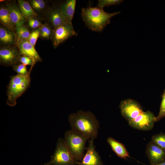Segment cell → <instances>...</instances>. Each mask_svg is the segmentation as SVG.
Instances as JSON below:
<instances>
[{
  "instance_id": "obj_28",
  "label": "cell",
  "mask_w": 165,
  "mask_h": 165,
  "mask_svg": "<svg viewBox=\"0 0 165 165\" xmlns=\"http://www.w3.org/2000/svg\"><path fill=\"white\" fill-rule=\"evenodd\" d=\"M19 61L22 64L25 66L30 65H31V67H32L35 64L34 61L31 58L26 56H20L19 59Z\"/></svg>"
},
{
  "instance_id": "obj_27",
  "label": "cell",
  "mask_w": 165,
  "mask_h": 165,
  "mask_svg": "<svg viewBox=\"0 0 165 165\" xmlns=\"http://www.w3.org/2000/svg\"><path fill=\"white\" fill-rule=\"evenodd\" d=\"M31 2L32 7L37 10H41L45 6V3L42 0H33Z\"/></svg>"
},
{
  "instance_id": "obj_16",
  "label": "cell",
  "mask_w": 165,
  "mask_h": 165,
  "mask_svg": "<svg viewBox=\"0 0 165 165\" xmlns=\"http://www.w3.org/2000/svg\"><path fill=\"white\" fill-rule=\"evenodd\" d=\"M49 18L54 29L64 23H68L65 20L62 14L60 6L51 10Z\"/></svg>"
},
{
  "instance_id": "obj_15",
  "label": "cell",
  "mask_w": 165,
  "mask_h": 165,
  "mask_svg": "<svg viewBox=\"0 0 165 165\" xmlns=\"http://www.w3.org/2000/svg\"><path fill=\"white\" fill-rule=\"evenodd\" d=\"M8 9L11 20L15 28L24 26L25 18L20 9L13 4L8 5Z\"/></svg>"
},
{
  "instance_id": "obj_10",
  "label": "cell",
  "mask_w": 165,
  "mask_h": 165,
  "mask_svg": "<svg viewBox=\"0 0 165 165\" xmlns=\"http://www.w3.org/2000/svg\"><path fill=\"white\" fill-rule=\"evenodd\" d=\"M94 140L89 139L86 151L78 165H103L101 158L95 150Z\"/></svg>"
},
{
  "instance_id": "obj_29",
  "label": "cell",
  "mask_w": 165,
  "mask_h": 165,
  "mask_svg": "<svg viewBox=\"0 0 165 165\" xmlns=\"http://www.w3.org/2000/svg\"><path fill=\"white\" fill-rule=\"evenodd\" d=\"M28 24L31 28L34 29L37 28L42 26L41 22L39 20L34 18L28 20Z\"/></svg>"
},
{
  "instance_id": "obj_3",
  "label": "cell",
  "mask_w": 165,
  "mask_h": 165,
  "mask_svg": "<svg viewBox=\"0 0 165 165\" xmlns=\"http://www.w3.org/2000/svg\"><path fill=\"white\" fill-rule=\"evenodd\" d=\"M32 68L31 67L26 75L17 74L11 76L7 91V104L10 106L16 105L17 99L24 93L30 85V75Z\"/></svg>"
},
{
  "instance_id": "obj_4",
  "label": "cell",
  "mask_w": 165,
  "mask_h": 165,
  "mask_svg": "<svg viewBox=\"0 0 165 165\" xmlns=\"http://www.w3.org/2000/svg\"><path fill=\"white\" fill-rule=\"evenodd\" d=\"M64 140L68 149L77 161H80L86 149V144L88 139L83 135L71 129L67 131Z\"/></svg>"
},
{
  "instance_id": "obj_23",
  "label": "cell",
  "mask_w": 165,
  "mask_h": 165,
  "mask_svg": "<svg viewBox=\"0 0 165 165\" xmlns=\"http://www.w3.org/2000/svg\"><path fill=\"white\" fill-rule=\"evenodd\" d=\"M123 0H99L98 7L103 9L104 7L120 4Z\"/></svg>"
},
{
  "instance_id": "obj_8",
  "label": "cell",
  "mask_w": 165,
  "mask_h": 165,
  "mask_svg": "<svg viewBox=\"0 0 165 165\" xmlns=\"http://www.w3.org/2000/svg\"><path fill=\"white\" fill-rule=\"evenodd\" d=\"M77 35L72 24L65 23L54 28L52 37L55 48L70 37Z\"/></svg>"
},
{
  "instance_id": "obj_9",
  "label": "cell",
  "mask_w": 165,
  "mask_h": 165,
  "mask_svg": "<svg viewBox=\"0 0 165 165\" xmlns=\"http://www.w3.org/2000/svg\"><path fill=\"white\" fill-rule=\"evenodd\" d=\"M20 56L19 51L10 46H5L0 50V64L6 66H14L18 64Z\"/></svg>"
},
{
  "instance_id": "obj_26",
  "label": "cell",
  "mask_w": 165,
  "mask_h": 165,
  "mask_svg": "<svg viewBox=\"0 0 165 165\" xmlns=\"http://www.w3.org/2000/svg\"><path fill=\"white\" fill-rule=\"evenodd\" d=\"M40 30L36 29L31 33L28 39L31 44L35 47L36 41L40 36Z\"/></svg>"
},
{
  "instance_id": "obj_14",
  "label": "cell",
  "mask_w": 165,
  "mask_h": 165,
  "mask_svg": "<svg viewBox=\"0 0 165 165\" xmlns=\"http://www.w3.org/2000/svg\"><path fill=\"white\" fill-rule=\"evenodd\" d=\"M107 141L118 156L125 160L130 157L126 148L123 144L111 137L108 138Z\"/></svg>"
},
{
  "instance_id": "obj_13",
  "label": "cell",
  "mask_w": 165,
  "mask_h": 165,
  "mask_svg": "<svg viewBox=\"0 0 165 165\" xmlns=\"http://www.w3.org/2000/svg\"><path fill=\"white\" fill-rule=\"evenodd\" d=\"M76 2L75 0H67L60 6L62 14L68 23L72 24Z\"/></svg>"
},
{
  "instance_id": "obj_24",
  "label": "cell",
  "mask_w": 165,
  "mask_h": 165,
  "mask_svg": "<svg viewBox=\"0 0 165 165\" xmlns=\"http://www.w3.org/2000/svg\"><path fill=\"white\" fill-rule=\"evenodd\" d=\"M165 117V89L162 95V100L160 111L158 116L156 117L157 121H159Z\"/></svg>"
},
{
  "instance_id": "obj_11",
  "label": "cell",
  "mask_w": 165,
  "mask_h": 165,
  "mask_svg": "<svg viewBox=\"0 0 165 165\" xmlns=\"http://www.w3.org/2000/svg\"><path fill=\"white\" fill-rule=\"evenodd\" d=\"M146 153L150 165L158 164L165 161V150L152 141L147 145Z\"/></svg>"
},
{
  "instance_id": "obj_2",
  "label": "cell",
  "mask_w": 165,
  "mask_h": 165,
  "mask_svg": "<svg viewBox=\"0 0 165 165\" xmlns=\"http://www.w3.org/2000/svg\"><path fill=\"white\" fill-rule=\"evenodd\" d=\"M120 13H108L98 7H89L82 9L81 16L83 20L89 29L100 32L110 24L112 17Z\"/></svg>"
},
{
  "instance_id": "obj_6",
  "label": "cell",
  "mask_w": 165,
  "mask_h": 165,
  "mask_svg": "<svg viewBox=\"0 0 165 165\" xmlns=\"http://www.w3.org/2000/svg\"><path fill=\"white\" fill-rule=\"evenodd\" d=\"M119 108L122 116L128 122L134 119L144 112L139 103L130 99L121 101Z\"/></svg>"
},
{
  "instance_id": "obj_18",
  "label": "cell",
  "mask_w": 165,
  "mask_h": 165,
  "mask_svg": "<svg viewBox=\"0 0 165 165\" xmlns=\"http://www.w3.org/2000/svg\"><path fill=\"white\" fill-rule=\"evenodd\" d=\"M0 20L1 23L8 29L13 31L15 29L11 20L8 8L4 7L0 8Z\"/></svg>"
},
{
  "instance_id": "obj_25",
  "label": "cell",
  "mask_w": 165,
  "mask_h": 165,
  "mask_svg": "<svg viewBox=\"0 0 165 165\" xmlns=\"http://www.w3.org/2000/svg\"><path fill=\"white\" fill-rule=\"evenodd\" d=\"M13 69L18 74L23 75H26L29 72L27 70L26 66L22 64L13 66Z\"/></svg>"
},
{
  "instance_id": "obj_21",
  "label": "cell",
  "mask_w": 165,
  "mask_h": 165,
  "mask_svg": "<svg viewBox=\"0 0 165 165\" xmlns=\"http://www.w3.org/2000/svg\"><path fill=\"white\" fill-rule=\"evenodd\" d=\"M53 30L47 25H42L40 30V36L42 38H49L52 37Z\"/></svg>"
},
{
  "instance_id": "obj_17",
  "label": "cell",
  "mask_w": 165,
  "mask_h": 165,
  "mask_svg": "<svg viewBox=\"0 0 165 165\" xmlns=\"http://www.w3.org/2000/svg\"><path fill=\"white\" fill-rule=\"evenodd\" d=\"M18 2L20 10L25 18L29 20L37 16V14L28 2L19 0Z\"/></svg>"
},
{
  "instance_id": "obj_12",
  "label": "cell",
  "mask_w": 165,
  "mask_h": 165,
  "mask_svg": "<svg viewBox=\"0 0 165 165\" xmlns=\"http://www.w3.org/2000/svg\"><path fill=\"white\" fill-rule=\"evenodd\" d=\"M16 45L20 55L29 57L33 60L35 64L37 62L42 61V59L35 47L28 40L17 38Z\"/></svg>"
},
{
  "instance_id": "obj_20",
  "label": "cell",
  "mask_w": 165,
  "mask_h": 165,
  "mask_svg": "<svg viewBox=\"0 0 165 165\" xmlns=\"http://www.w3.org/2000/svg\"><path fill=\"white\" fill-rule=\"evenodd\" d=\"M151 141L165 150V133H160L153 136Z\"/></svg>"
},
{
  "instance_id": "obj_5",
  "label": "cell",
  "mask_w": 165,
  "mask_h": 165,
  "mask_svg": "<svg viewBox=\"0 0 165 165\" xmlns=\"http://www.w3.org/2000/svg\"><path fill=\"white\" fill-rule=\"evenodd\" d=\"M66 145L64 139L59 138L50 160L44 165H78Z\"/></svg>"
},
{
  "instance_id": "obj_19",
  "label": "cell",
  "mask_w": 165,
  "mask_h": 165,
  "mask_svg": "<svg viewBox=\"0 0 165 165\" xmlns=\"http://www.w3.org/2000/svg\"><path fill=\"white\" fill-rule=\"evenodd\" d=\"M15 39V35L12 31L0 27V40L3 43L9 44L13 43Z\"/></svg>"
},
{
  "instance_id": "obj_7",
  "label": "cell",
  "mask_w": 165,
  "mask_h": 165,
  "mask_svg": "<svg viewBox=\"0 0 165 165\" xmlns=\"http://www.w3.org/2000/svg\"><path fill=\"white\" fill-rule=\"evenodd\" d=\"M157 122L156 117L149 111L143 112L134 119L128 122L132 127L138 130L147 131L152 130L155 122Z\"/></svg>"
},
{
  "instance_id": "obj_30",
  "label": "cell",
  "mask_w": 165,
  "mask_h": 165,
  "mask_svg": "<svg viewBox=\"0 0 165 165\" xmlns=\"http://www.w3.org/2000/svg\"><path fill=\"white\" fill-rule=\"evenodd\" d=\"M154 165H165V161L162 163H160Z\"/></svg>"
},
{
  "instance_id": "obj_22",
  "label": "cell",
  "mask_w": 165,
  "mask_h": 165,
  "mask_svg": "<svg viewBox=\"0 0 165 165\" xmlns=\"http://www.w3.org/2000/svg\"><path fill=\"white\" fill-rule=\"evenodd\" d=\"M18 38L28 40L30 35L29 30L24 26L15 28Z\"/></svg>"
},
{
  "instance_id": "obj_1",
  "label": "cell",
  "mask_w": 165,
  "mask_h": 165,
  "mask_svg": "<svg viewBox=\"0 0 165 165\" xmlns=\"http://www.w3.org/2000/svg\"><path fill=\"white\" fill-rule=\"evenodd\" d=\"M72 129L88 139H96L98 135L99 123L94 114L89 111L79 110L68 117Z\"/></svg>"
}]
</instances>
